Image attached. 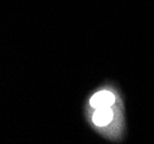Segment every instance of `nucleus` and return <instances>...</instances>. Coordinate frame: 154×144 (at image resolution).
Wrapping results in <instances>:
<instances>
[{
  "label": "nucleus",
  "instance_id": "obj_1",
  "mask_svg": "<svg viewBox=\"0 0 154 144\" xmlns=\"http://www.w3.org/2000/svg\"><path fill=\"white\" fill-rule=\"evenodd\" d=\"M116 114L117 111L114 108V106L96 108L93 110V113L91 115V122L96 128L105 131L110 128L113 124H115Z\"/></svg>",
  "mask_w": 154,
  "mask_h": 144
},
{
  "label": "nucleus",
  "instance_id": "obj_2",
  "mask_svg": "<svg viewBox=\"0 0 154 144\" xmlns=\"http://www.w3.org/2000/svg\"><path fill=\"white\" fill-rule=\"evenodd\" d=\"M116 100H117L116 95L112 90L101 89L91 96L89 105L92 110H96V108H100V107L114 106L116 104Z\"/></svg>",
  "mask_w": 154,
  "mask_h": 144
}]
</instances>
